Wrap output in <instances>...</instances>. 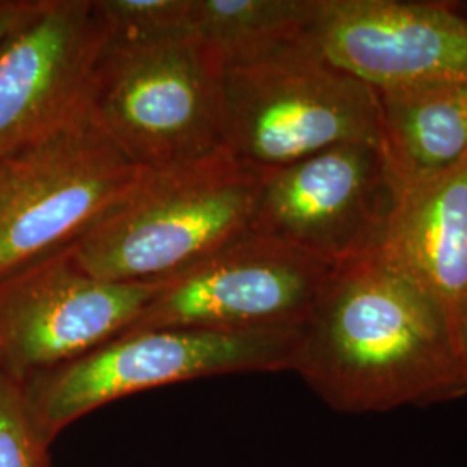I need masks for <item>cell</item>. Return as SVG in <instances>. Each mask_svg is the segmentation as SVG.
Instances as JSON below:
<instances>
[{
  "mask_svg": "<svg viewBox=\"0 0 467 467\" xmlns=\"http://www.w3.org/2000/svg\"><path fill=\"white\" fill-rule=\"evenodd\" d=\"M291 372L343 414L467 397L455 322L378 253L333 268L301 324Z\"/></svg>",
  "mask_w": 467,
  "mask_h": 467,
  "instance_id": "cell-1",
  "label": "cell"
},
{
  "mask_svg": "<svg viewBox=\"0 0 467 467\" xmlns=\"http://www.w3.org/2000/svg\"><path fill=\"white\" fill-rule=\"evenodd\" d=\"M262 177L225 150L148 170L69 250L98 279L165 281L250 233Z\"/></svg>",
  "mask_w": 467,
  "mask_h": 467,
  "instance_id": "cell-2",
  "label": "cell"
},
{
  "mask_svg": "<svg viewBox=\"0 0 467 467\" xmlns=\"http://www.w3.org/2000/svg\"><path fill=\"white\" fill-rule=\"evenodd\" d=\"M225 65L194 34L109 42L85 108L144 170L179 167L223 150Z\"/></svg>",
  "mask_w": 467,
  "mask_h": 467,
  "instance_id": "cell-3",
  "label": "cell"
},
{
  "mask_svg": "<svg viewBox=\"0 0 467 467\" xmlns=\"http://www.w3.org/2000/svg\"><path fill=\"white\" fill-rule=\"evenodd\" d=\"M376 88L308 40L225 67L223 150L262 171L339 144L383 142Z\"/></svg>",
  "mask_w": 467,
  "mask_h": 467,
  "instance_id": "cell-4",
  "label": "cell"
},
{
  "mask_svg": "<svg viewBox=\"0 0 467 467\" xmlns=\"http://www.w3.org/2000/svg\"><path fill=\"white\" fill-rule=\"evenodd\" d=\"M301 327V326H300ZM300 327L267 331L148 329L125 333L23 381L38 431L52 443L109 401L198 378L291 370Z\"/></svg>",
  "mask_w": 467,
  "mask_h": 467,
  "instance_id": "cell-5",
  "label": "cell"
},
{
  "mask_svg": "<svg viewBox=\"0 0 467 467\" xmlns=\"http://www.w3.org/2000/svg\"><path fill=\"white\" fill-rule=\"evenodd\" d=\"M146 171L85 106L54 134L5 158L0 187V279L71 246Z\"/></svg>",
  "mask_w": 467,
  "mask_h": 467,
  "instance_id": "cell-6",
  "label": "cell"
},
{
  "mask_svg": "<svg viewBox=\"0 0 467 467\" xmlns=\"http://www.w3.org/2000/svg\"><path fill=\"white\" fill-rule=\"evenodd\" d=\"M401 185L384 140L339 144L264 171L250 233L343 267L379 251Z\"/></svg>",
  "mask_w": 467,
  "mask_h": 467,
  "instance_id": "cell-7",
  "label": "cell"
},
{
  "mask_svg": "<svg viewBox=\"0 0 467 467\" xmlns=\"http://www.w3.org/2000/svg\"><path fill=\"white\" fill-rule=\"evenodd\" d=\"M331 272L333 268L275 239L244 234L167 279L125 333L170 327L223 333L300 327Z\"/></svg>",
  "mask_w": 467,
  "mask_h": 467,
  "instance_id": "cell-8",
  "label": "cell"
},
{
  "mask_svg": "<svg viewBox=\"0 0 467 467\" xmlns=\"http://www.w3.org/2000/svg\"><path fill=\"white\" fill-rule=\"evenodd\" d=\"M165 281L98 279L69 246L19 268L0 279V368L25 381L99 348L134 324Z\"/></svg>",
  "mask_w": 467,
  "mask_h": 467,
  "instance_id": "cell-9",
  "label": "cell"
},
{
  "mask_svg": "<svg viewBox=\"0 0 467 467\" xmlns=\"http://www.w3.org/2000/svg\"><path fill=\"white\" fill-rule=\"evenodd\" d=\"M106 44L96 0H36L0 42V160L44 140L84 108Z\"/></svg>",
  "mask_w": 467,
  "mask_h": 467,
  "instance_id": "cell-10",
  "label": "cell"
},
{
  "mask_svg": "<svg viewBox=\"0 0 467 467\" xmlns=\"http://www.w3.org/2000/svg\"><path fill=\"white\" fill-rule=\"evenodd\" d=\"M306 40L376 90L467 82V17L453 2L318 0Z\"/></svg>",
  "mask_w": 467,
  "mask_h": 467,
  "instance_id": "cell-11",
  "label": "cell"
},
{
  "mask_svg": "<svg viewBox=\"0 0 467 467\" xmlns=\"http://www.w3.org/2000/svg\"><path fill=\"white\" fill-rule=\"evenodd\" d=\"M378 254L433 296L459 326L467 312V156L403 182Z\"/></svg>",
  "mask_w": 467,
  "mask_h": 467,
  "instance_id": "cell-12",
  "label": "cell"
},
{
  "mask_svg": "<svg viewBox=\"0 0 467 467\" xmlns=\"http://www.w3.org/2000/svg\"><path fill=\"white\" fill-rule=\"evenodd\" d=\"M386 150L401 181L457 165L467 156V82L376 90Z\"/></svg>",
  "mask_w": 467,
  "mask_h": 467,
  "instance_id": "cell-13",
  "label": "cell"
},
{
  "mask_svg": "<svg viewBox=\"0 0 467 467\" xmlns=\"http://www.w3.org/2000/svg\"><path fill=\"white\" fill-rule=\"evenodd\" d=\"M317 9L318 0H192L191 34L229 67L305 40Z\"/></svg>",
  "mask_w": 467,
  "mask_h": 467,
  "instance_id": "cell-14",
  "label": "cell"
},
{
  "mask_svg": "<svg viewBox=\"0 0 467 467\" xmlns=\"http://www.w3.org/2000/svg\"><path fill=\"white\" fill-rule=\"evenodd\" d=\"M109 42L191 34L192 0H96Z\"/></svg>",
  "mask_w": 467,
  "mask_h": 467,
  "instance_id": "cell-15",
  "label": "cell"
},
{
  "mask_svg": "<svg viewBox=\"0 0 467 467\" xmlns=\"http://www.w3.org/2000/svg\"><path fill=\"white\" fill-rule=\"evenodd\" d=\"M50 445L28 410L23 381L0 368V467H50Z\"/></svg>",
  "mask_w": 467,
  "mask_h": 467,
  "instance_id": "cell-16",
  "label": "cell"
},
{
  "mask_svg": "<svg viewBox=\"0 0 467 467\" xmlns=\"http://www.w3.org/2000/svg\"><path fill=\"white\" fill-rule=\"evenodd\" d=\"M36 0H0V42L28 16Z\"/></svg>",
  "mask_w": 467,
  "mask_h": 467,
  "instance_id": "cell-17",
  "label": "cell"
},
{
  "mask_svg": "<svg viewBox=\"0 0 467 467\" xmlns=\"http://www.w3.org/2000/svg\"><path fill=\"white\" fill-rule=\"evenodd\" d=\"M457 331H459V337H461V345H462V350L466 355L467 360V312L464 317L461 318L459 326H457Z\"/></svg>",
  "mask_w": 467,
  "mask_h": 467,
  "instance_id": "cell-18",
  "label": "cell"
},
{
  "mask_svg": "<svg viewBox=\"0 0 467 467\" xmlns=\"http://www.w3.org/2000/svg\"><path fill=\"white\" fill-rule=\"evenodd\" d=\"M453 7H455V11H457L459 15L467 17V0L466 2H453Z\"/></svg>",
  "mask_w": 467,
  "mask_h": 467,
  "instance_id": "cell-19",
  "label": "cell"
},
{
  "mask_svg": "<svg viewBox=\"0 0 467 467\" xmlns=\"http://www.w3.org/2000/svg\"><path fill=\"white\" fill-rule=\"evenodd\" d=\"M4 175H5V160H0V187L4 182Z\"/></svg>",
  "mask_w": 467,
  "mask_h": 467,
  "instance_id": "cell-20",
  "label": "cell"
}]
</instances>
